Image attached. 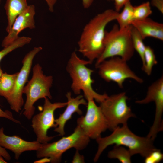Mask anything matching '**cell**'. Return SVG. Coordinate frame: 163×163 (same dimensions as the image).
<instances>
[{"label": "cell", "mask_w": 163, "mask_h": 163, "mask_svg": "<svg viewBox=\"0 0 163 163\" xmlns=\"http://www.w3.org/2000/svg\"><path fill=\"white\" fill-rule=\"evenodd\" d=\"M53 82L52 76L44 75L39 64H37L34 66L32 78L23 91L27 97L23 114L27 119L30 120L33 117L35 109L34 105L37 101L46 97L50 99L52 98L50 89Z\"/></svg>", "instance_id": "obj_6"}, {"label": "cell", "mask_w": 163, "mask_h": 163, "mask_svg": "<svg viewBox=\"0 0 163 163\" xmlns=\"http://www.w3.org/2000/svg\"><path fill=\"white\" fill-rule=\"evenodd\" d=\"M66 96L67 100L66 108L62 113L59 114V117L55 120L56 127L54 131L62 136L65 134L64 127L66 122L71 118L75 113L80 115L82 114V112L79 108V106L81 105L86 106L87 104V102L82 95L79 94L73 98L72 97L71 92H69Z\"/></svg>", "instance_id": "obj_15"}, {"label": "cell", "mask_w": 163, "mask_h": 163, "mask_svg": "<svg viewBox=\"0 0 163 163\" xmlns=\"http://www.w3.org/2000/svg\"><path fill=\"white\" fill-rule=\"evenodd\" d=\"M110 135L96 139L98 144L97 152L94 158V162L98 160L101 155L108 146L115 144L123 145L129 148L132 156L139 154L145 157L157 149L153 144V140L147 137L138 136L131 131L127 124L121 127L117 126Z\"/></svg>", "instance_id": "obj_2"}, {"label": "cell", "mask_w": 163, "mask_h": 163, "mask_svg": "<svg viewBox=\"0 0 163 163\" xmlns=\"http://www.w3.org/2000/svg\"><path fill=\"white\" fill-rule=\"evenodd\" d=\"M27 0H7L5 9L7 16V25L6 30L8 33L15 20L28 7Z\"/></svg>", "instance_id": "obj_17"}, {"label": "cell", "mask_w": 163, "mask_h": 163, "mask_svg": "<svg viewBox=\"0 0 163 163\" xmlns=\"http://www.w3.org/2000/svg\"><path fill=\"white\" fill-rule=\"evenodd\" d=\"M131 25L120 28L115 24L109 32L106 31L104 49L96 60V68L103 61L109 58L118 56L128 61L133 56L134 50L131 36Z\"/></svg>", "instance_id": "obj_4"}, {"label": "cell", "mask_w": 163, "mask_h": 163, "mask_svg": "<svg viewBox=\"0 0 163 163\" xmlns=\"http://www.w3.org/2000/svg\"><path fill=\"white\" fill-rule=\"evenodd\" d=\"M42 49L41 47H34L26 55L22 61V66L18 72L13 91L6 100L11 108L19 113L24 104L23 91L30 73L34 58Z\"/></svg>", "instance_id": "obj_11"}, {"label": "cell", "mask_w": 163, "mask_h": 163, "mask_svg": "<svg viewBox=\"0 0 163 163\" xmlns=\"http://www.w3.org/2000/svg\"><path fill=\"white\" fill-rule=\"evenodd\" d=\"M131 155L129 149L121 145H115L113 149L109 152L108 157L111 159H117L122 163H131Z\"/></svg>", "instance_id": "obj_21"}, {"label": "cell", "mask_w": 163, "mask_h": 163, "mask_svg": "<svg viewBox=\"0 0 163 163\" xmlns=\"http://www.w3.org/2000/svg\"><path fill=\"white\" fill-rule=\"evenodd\" d=\"M163 158V154L160 150L157 149L145 157L144 161L145 163H157L161 161Z\"/></svg>", "instance_id": "obj_25"}, {"label": "cell", "mask_w": 163, "mask_h": 163, "mask_svg": "<svg viewBox=\"0 0 163 163\" xmlns=\"http://www.w3.org/2000/svg\"><path fill=\"white\" fill-rule=\"evenodd\" d=\"M78 151V150H76L73 160L72 161V163H85L84 156L81 155L79 153Z\"/></svg>", "instance_id": "obj_29"}, {"label": "cell", "mask_w": 163, "mask_h": 163, "mask_svg": "<svg viewBox=\"0 0 163 163\" xmlns=\"http://www.w3.org/2000/svg\"><path fill=\"white\" fill-rule=\"evenodd\" d=\"M150 3L156 8L161 14H163V0H151Z\"/></svg>", "instance_id": "obj_27"}, {"label": "cell", "mask_w": 163, "mask_h": 163, "mask_svg": "<svg viewBox=\"0 0 163 163\" xmlns=\"http://www.w3.org/2000/svg\"><path fill=\"white\" fill-rule=\"evenodd\" d=\"M31 38L29 37H19L11 44L4 47V48L0 51V62L3 58L8 53L17 48L22 47L29 43L31 42Z\"/></svg>", "instance_id": "obj_23"}, {"label": "cell", "mask_w": 163, "mask_h": 163, "mask_svg": "<svg viewBox=\"0 0 163 163\" xmlns=\"http://www.w3.org/2000/svg\"><path fill=\"white\" fill-rule=\"evenodd\" d=\"M18 72L9 74L3 73L0 78V96L6 100L12 94L14 88Z\"/></svg>", "instance_id": "obj_18"}, {"label": "cell", "mask_w": 163, "mask_h": 163, "mask_svg": "<svg viewBox=\"0 0 163 163\" xmlns=\"http://www.w3.org/2000/svg\"><path fill=\"white\" fill-rule=\"evenodd\" d=\"M131 36L133 47L139 54L142 63V69L144 71L145 66L144 55L146 46L143 42V39L137 30L132 26Z\"/></svg>", "instance_id": "obj_19"}, {"label": "cell", "mask_w": 163, "mask_h": 163, "mask_svg": "<svg viewBox=\"0 0 163 163\" xmlns=\"http://www.w3.org/2000/svg\"><path fill=\"white\" fill-rule=\"evenodd\" d=\"M3 73V71L2 69H1L0 66V78Z\"/></svg>", "instance_id": "obj_34"}, {"label": "cell", "mask_w": 163, "mask_h": 163, "mask_svg": "<svg viewBox=\"0 0 163 163\" xmlns=\"http://www.w3.org/2000/svg\"><path fill=\"white\" fill-rule=\"evenodd\" d=\"M90 139L77 125L71 135L52 143L42 144L36 151V156L38 158H49L51 163H59L62 154L66 151L73 148L78 151L83 150L88 145Z\"/></svg>", "instance_id": "obj_5"}, {"label": "cell", "mask_w": 163, "mask_h": 163, "mask_svg": "<svg viewBox=\"0 0 163 163\" xmlns=\"http://www.w3.org/2000/svg\"></svg>", "instance_id": "obj_36"}, {"label": "cell", "mask_w": 163, "mask_h": 163, "mask_svg": "<svg viewBox=\"0 0 163 163\" xmlns=\"http://www.w3.org/2000/svg\"><path fill=\"white\" fill-rule=\"evenodd\" d=\"M7 162L5 159L0 155V163H6Z\"/></svg>", "instance_id": "obj_33"}, {"label": "cell", "mask_w": 163, "mask_h": 163, "mask_svg": "<svg viewBox=\"0 0 163 163\" xmlns=\"http://www.w3.org/2000/svg\"><path fill=\"white\" fill-rule=\"evenodd\" d=\"M114 1L115 10L119 12L121 9L130 0H113Z\"/></svg>", "instance_id": "obj_28"}, {"label": "cell", "mask_w": 163, "mask_h": 163, "mask_svg": "<svg viewBox=\"0 0 163 163\" xmlns=\"http://www.w3.org/2000/svg\"><path fill=\"white\" fill-rule=\"evenodd\" d=\"M128 98L125 92L109 96L100 107L107 120L108 129L113 131L120 124H127L128 119L135 117L128 106Z\"/></svg>", "instance_id": "obj_7"}, {"label": "cell", "mask_w": 163, "mask_h": 163, "mask_svg": "<svg viewBox=\"0 0 163 163\" xmlns=\"http://www.w3.org/2000/svg\"><path fill=\"white\" fill-rule=\"evenodd\" d=\"M0 117H4L18 124H21V122L15 119L13 116L12 113L9 111L6 110H3L0 108Z\"/></svg>", "instance_id": "obj_26"}, {"label": "cell", "mask_w": 163, "mask_h": 163, "mask_svg": "<svg viewBox=\"0 0 163 163\" xmlns=\"http://www.w3.org/2000/svg\"><path fill=\"white\" fill-rule=\"evenodd\" d=\"M119 13L113 9H107L94 17L85 26L78 42V51L91 63L102 54L106 27L116 20Z\"/></svg>", "instance_id": "obj_1"}, {"label": "cell", "mask_w": 163, "mask_h": 163, "mask_svg": "<svg viewBox=\"0 0 163 163\" xmlns=\"http://www.w3.org/2000/svg\"><path fill=\"white\" fill-rule=\"evenodd\" d=\"M35 6L33 5H28L27 8L15 20L8 34L3 40L2 46L5 47L12 43L18 38L19 33L24 30L26 28H35Z\"/></svg>", "instance_id": "obj_13"}, {"label": "cell", "mask_w": 163, "mask_h": 163, "mask_svg": "<svg viewBox=\"0 0 163 163\" xmlns=\"http://www.w3.org/2000/svg\"><path fill=\"white\" fill-rule=\"evenodd\" d=\"M43 111L32 117L31 126L38 142L41 144L48 142L56 136L47 135L48 130L55 128L54 112L55 110L66 106L67 102L52 103L47 97L44 98Z\"/></svg>", "instance_id": "obj_9"}, {"label": "cell", "mask_w": 163, "mask_h": 163, "mask_svg": "<svg viewBox=\"0 0 163 163\" xmlns=\"http://www.w3.org/2000/svg\"><path fill=\"white\" fill-rule=\"evenodd\" d=\"M46 2L49 11L51 12L54 11V7L57 0H44Z\"/></svg>", "instance_id": "obj_31"}, {"label": "cell", "mask_w": 163, "mask_h": 163, "mask_svg": "<svg viewBox=\"0 0 163 163\" xmlns=\"http://www.w3.org/2000/svg\"><path fill=\"white\" fill-rule=\"evenodd\" d=\"M87 101L86 114L78 119L77 125L90 139H96L108 129L107 123L100 107L96 104L94 100Z\"/></svg>", "instance_id": "obj_10"}, {"label": "cell", "mask_w": 163, "mask_h": 163, "mask_svg": "<svg viewBox=\"0 0 163 163\" xmlns=\"http://www.w3.org/2000/svg\"><path fill=\"white\" fill-rule=\"evenodd\" d=\"M154 102L155 114L153 123L147 137L154 140L157 133L163 130L162 116L163 112V76L153 82L148 88L145 97L136 103L145 104Z\"/></svg>", "instance_id": "obj_12"}, {"label": "cell", "mask_w": 163, "mask_h": 163, "mask_svg": "<svg viewBox=\"0 0 163 163\" xmlns=\"http://www.w3.org/2000/svg\"><path fill=\"white\" fill-rule=\"evenodd\" d=\"M120 13H119L116 19L120 28H123L131 25L133 19V6L130 2L123 6Z\"/></svg>", "instance_id": "obj_20"}, {"label": "cell", "mask_w": 163, "mask_h": 163, "mask_svg": "<svg viewBox=\"0 0 163 163\" xmlns=\"http://www.w3.org/2000/svg\"><path fill=\"white\" fill-rule=\"evenodd\" d=\"M1 0H0V4H1Z\"/></svg>", "instance_id": "obj_35"}, {"label": "cell", "mask_w": 163, "mask_h": 163, "mask_svg": "<svg viewBox=\"0 0 163 163\" xmlns=\"http://www.w3.org/2000/svg\"><path fill=\"white\" fill-rule=\"evenodd\" d=\"M88 60L80 59L76 52H73L69 60L66 70L72 80L71 88L76 95H79L82 91L85 99H93L101 103L108 96L106 94H100L93 89L92 85L94 81L91 78L94 71L86 66L91 64Z\"/></svg>", "instance_id": "obj_3"}, {"label": "cell", "mask_w": 163, "mask_h": 163, "mask_svg": "<svg viewBox=\"0 0 163 163\" xmlns=\"http://www.w3.org/2000/svg\"><path fill=\"white\" fill-rule=\"evenodd\" d=\"M131 25L139 32L143 39L153 37L163 40V24L148 18L143 20H133Z\"/></svg>", "instance_id": "obj_16"}, {"label": "cell", "mask_w": 163, "mask_h": 163, "mask_svg": "<svg viewBox=\"0 0 163 163\" xmlns=\"http://www.w3.org/2000/svg\"><path fill=\"white\" fill-rule=\"evenodd\" d=\"M127 62L120 57H113L104 60L96 68L102 79L107 82H115L120 88H123L124 82L128 78L142 83L143 79L130 69Z\"/></svg>", "instance_id": "obj_8"}, {"label": "cell", "mask_w": 163, "mask_h": 163, "mask_svg": "<svg viewBox=\"0 0 163 163\" xmlns=\"http://www.w3.org/2000/svg\"><path fill=\"white\" fill-rule=\"evenodd\" d=\"M42 144L37 141L25 140L17 135L8 136L4 133L3 127L0 128V146L13 152L16 160L18 159L21 154L25 151H36Z\"/></svg>", "instance_id": "obj_14"}, {"label": "cell", "mask_w": 163, "mask_h": 163, "mask_svg": "<svg viewBox=\"0 0 163 163\" xmlns=\"http://www.w3.org/2000/svg\"><path fill=\"white\" fill-rule=\"evenodd\" d=\"M145 66L144 71L148 75H151L154 66L157 63L153 50L149 46H146L145 53Z\"/></svg>", "instance_id": "obj_24"}, {"label": "cell", "mask_w": 163, "mask_h": 163, "mask_svg": "<svg viewBox=\"0 0 163 163\" xmlns=\"http://www.w3.org/2000/svg\"><path fill=\"white\" fill-rule=\"evenodd\" d=\"M0 155L7 161H10L11 159V157L9 154L5 149L0 146Z\"/></svg>", "instance_id": "obj_30"}, {"label": "cell", "mask_w": 163, "mask_h": 163, "mask_svg": "<svg viewBox=\"0 0 163 163\" xmlns=\"http://www.w3.org/2000/svg\"><path fill=\"white\" fill-rule=\"evenodd\" d=\"M94 0H82V4L85 8H89L92 4Z\"/></svg>", "instance_id": "obj_32"}, {"label": "cell", "mask_w": 163, "mask_h": 163, "mask_svg": "<svg viewBox=\"0 0 163 163\" xmlns=\"http://www.w3.org/2000/svg\"><path fill=\"white\" fill-rule=\"evenodd\" d=\"M150 2L149 1L133 6V20L145 19L152 14Z\"/></svg>", "instance_id": "obj_22"}]
</instances>
